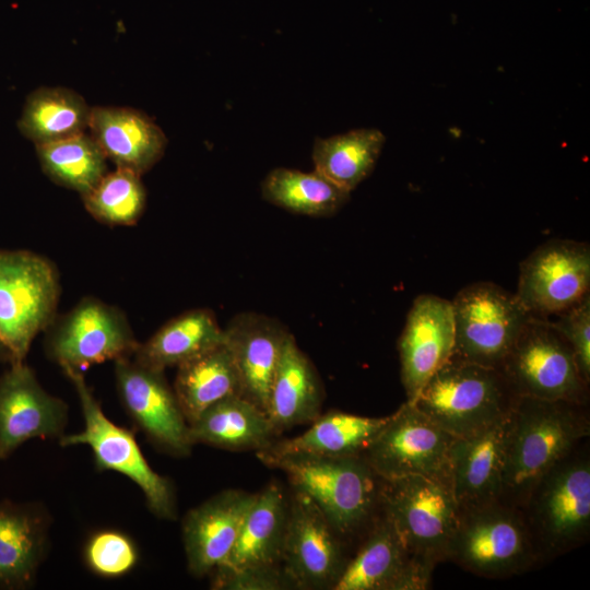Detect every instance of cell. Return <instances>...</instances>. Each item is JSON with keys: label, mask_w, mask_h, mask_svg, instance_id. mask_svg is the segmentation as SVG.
Masks as SVG:
<instances>
[{"label": "cell", "mask_w": 590, "mask_h": 590, "mask_svg": "<svg viewBox=\"0 0 590 590\" xmlns=\"http://www.w3.org/2000/svg\"><path fill=\"white\" fill-rule=\"evenodd\" d=\"M589 435L588 404L518 397L508 417L499 502L520 509L534 485Z\"/></svg>", "instance_id": "obj_1"}, {"label": "cell", "mask_w": 590, "mask_h": 590, "mask_svg": "<svg viewBox=\"0 0 590 590\" xmlns=\"http://www.w3.org/2000/svg\"><path fill=\"white\" fill-rule=\"evenodd\" d=\"M291 486L310 497L346 542L361 539L381 509V483L362 456L330 458L257 451Z\"/></svg>", "instance_id": "obj_2"}, {"label": "cell", "mask_w": 590, "mask_h": 590, "mask_svg": "<svg viewBox=\"0 0 590 590\" xmlns=\"http://www.w3.org/2000/svg\"><path fill=\"white\" fill-rule=\"evenodd\" d=\"M587 439L534 485L519 509L542 563L579 547L589 539L590 453Z\"/></svg>", "instance_id": "obj_3"}, {"label": "cell", "mask_w": 590, "mask_h": 590, "mask_svg": "<svg viewBox=\"0 0 590 590\" xmlns=\"http://www.w3.org/2000/svg\"><path fill=\"white\" fill-rule=\"evenodd\" d=\"M517 398L498 368L451 355L411 403L450 435L464 437L508 416Z\"/></svg>", "instance_id": "obj_4"}, {"label": "cell", "mask_w": 590, "mask_h": 590, "mask_svg": "<svg viewBox=\"0 0 590 590\" xmlns=\"http://www.w3.org/2000/svg\"><path fill=\"white\" fill-rule=\"evenodd\" d=\"M446 560L485 578L519 575L542 563L521 511L499 500L460 511Z\"/></svg>", "instance_id": "obj_5"}, {"label": "cell", "mask_w": 590, "mask_h": 590, "mask_svg": "<svg viewBox=\"0 0 590 590\" xmlns=\"http://www.w3.org/2000/svg\"><path fill=\"white\" fill-rule=\"evenodd\" d=\"M63 373L76 391L84 428L63 434L59 438L60 446H88L98 471L109 470L127 476L142 491L146 506L155 517L175 520L177 503L173 482L151 468L130 430L105 415L83 374L70 369Z\"/></svg>", "instance_id": "obj_6"}, {"label": "cell", "mask_w": 590, "mask_h": 590, "mask_svg": "<svg viewBox=\"0 0 590 590\" xmlns=\"http://www.w3.org/2000/svg\"><path fill=\"white\" fill-rule=\"evenodd\" d=\"M58 270L28 250H0V337L12 363L24 362L36 335L57 317Z\"/></svg>", "instance_id": "obj_7"}, {"label": "cell", "mask_w": 590, "mask_h": 590, "mask_svg": "<svg viewBox=\"0 0 590 590\" xmlns=\"http://www.w3.org/2000/svg\"><path fill=\"white\" fill-rule=\"evenodd\" d=\"M380 499L413 556L433 566L446 560L460 514L449 481L423 475L382 479Z\"/></svg>", "instance_id": "obj_8"}, {"label": "cell", "mask_w": 590, "mask_h": 590, "mask_svg": "<svg viewBox=\"0 0 590 590\" xmlns=\"http://www.w3.org/2000/svg\"><path fill=\"white\" fill-rule=\"evenodd\" d=\"M498 369L517 397L589 402V384L568 342L545 318L524 324Z\"/></svg>", "instance_id": "obj_9"}, {"label": "cell", "mask_w": 590, "mask_h": 590, "mask_svg": "<svg viewBox=\"0 0 590 590\" xmlns=\"http://www.w3.org/2000/svg\"><path fill=\"white\" fill-rule=\"evenodd\" d=\"M452 355L498 368L524 324L533 317L512 294L493 282L461 288L451 302Z\"/></svg>", "instance_id": "obj_10"}, {"label": "cell", "mask_w": 590, "mask_h": 590, "mask_svg": "<svg viewBox=\"0 0 590 590\" xmlns=\"http://www.w3.org/2000/svg\"><path fill=\"white\" fill-rule=\"evenodd\" d=\"M45 349L62 370H78L133 356L137 341L127 316L95 297L82 298L48 327Z\"/></svg>", "instance_id": "obj_11"}, {"label": "cell", "mask_w": 590, "mask_h": 590, "mask_svg": "<svg viewBox=\"0 0 590 590\" xmlns=\"http://www.w3.org/2000/svg\"><path fill=\"white\" fill-rule=\"evenodd\" d=\"M456 437L405 401L361 455L384 480L423 475L450 482L449 457Z\"/></svg>", "instance_id": "obj_12"}, {"label": "cell", "mask_w": 590, "mask_h": 590, "mask_svg": "<svg viewBox=\"0 0 590 590\" xmlns=\"http://www.w3.org/2000/svg\"><path fill=\"white\" fill-rule=\"evenodd\" d=\"M350 557L345 541L306 494L293 489L282 548V568L296 589L333 590Z\"/></svg>", "instance_id": "obj_13"}, {"label": "cell", "mask_w": 590, "mask_h": 590, "mask_svg": "<svg viewBox=\"0 0 590 590\" xmlns=\"http://www.w3.org/2000/svg\"><path fill=\"white\" fill-rule=\"evenodd\" d=\"M589 287V245L555 239L540 245L521 262L516 296L532 316L546 319L576 305Z\"/></svg>", "instance_id": "obj_14"}, {"label": "cell", "mask_w": 590, "mask_h": 590, "mask_svg": "<svg viewBox=\"0 0 590 590\" xmlns=\"http://www.w3.org/2000/svg\"><path fill=\"white\" fill-rule=\"evenodd\" d=\"M115 378L121 404L148 439L172 456H189V424L164 370L123 357L115 361Z\"/></svg>", "instance_id": "obj_15"}, {"label": "cell", "mask_w": 590, "mask_h": 590, "mask_svg": "<svg viewBox=\"0 0 590 590\" xmlns=\"http://www.w3.org/2000/svg\"><path fill=\"white\" fill-rule=\"evenodd\" d=\"M333 590H424L435 566L413 556L380 509Z\"/></svg>", "instance_id": "obj_16"}, {"label": "cell", "mask_w": 590, "mask_h": 590, "mask_svg": "<svg viewBox=\"0 0 590 590\" xmlns=\"http://www.w3.org/2000/svg\"><path fill=\"white\" fill-rule=\"evenodd\" d=\"M68 404L47 392L25 362L12 363L0 376V461L33 438H60Z\"/></svg>", "instance_id": "obj_17"}, {"label": "cell", "mask_w": 590, "mask_h": 590, "mask_svg": "<svg viewBox=\"0 0 590 590\" xmlns=\"http://www.w3.org/2000/svg\"><path fill=\"white\" fill-rule=\"evenodd\" d=\"M398 349L406 401L413 402L453 353L451 302L432 294L417 296L408 314Z\"/></svg>", "instance_id": "obj_18"}, {"label": "cell", "mask_w": 590, "mask_h": 590, "mask_svg": "<svg viewBox=\"0 0 590 590\" xmlns=\"http://www.w3.org/2000/svg\"><path fill=\"white\" fill-rule=\"evenodd\" d=\"M257 493L225 489L190 509L181 522L188 571L210 575L229 556Z\"/></svg>", "instance_id": "obj_19"}, {"label": "cell", "mask_w": 590, "mask_h": 590, "mask_svg": "<svg viewBox=\"0 0 590 590\" xmlns=\"http://www.w3.org/2000/svg\"><path fill=\"white\" fill-rule=\"evenodd\" d=\"M291 333L275 319L257 312L236 315L224 329L239 396L267 413L271 384Z\"/></svg>", "instance_id": "obj_20"}, {"label": "cell", "mask_w": 590, "mask_h": 590, "mask_svg": "<svg viewBox=\"0 0 590 590\" xmlns=\"http://www.w3.org/2000/svg\"><path fill=\"white\" fill-rule=\"evenodd\" d=\"M508 417L452 442L449 475L459 511L499 500Z\"/></svg>", "instance_id": "obj_21"}, {"label": "cell", "mask_w": 590, "mask_h": 590, "mask_svg": "<svg viewBox=\"0 0 590 590\" xmlns=\"http://www.w3.org/2000/svg\"><path fill=\"white\" fill-rule=\"evenodd\" d=\"M91 137L116 167L142 175L163 156L167 138L146 114L129 108H91Z\"/></svg>", "instance_id": "obj_22"}, {"label": "cell", "mask_w": 590, "mask_h": 590, "mask_svg": "<svg viewBox=\"0 0 590 590\" xmlns=\"http://www.w3.org/2000/svg\"><path fill=\"white\" fill-rule=\"evenodd\" d=\"M49 516L37 504L0 500V588L25 589L48 547Z\"/></svg>", "instance_id": "obj_23"}, {"label": "cell", "mask_w": 590, "mask_h": 590, "mask_svg": "<svg viewBox=\"0 0 590 590\" xmlns=\"http://www.w3.org/2000/svg\"><path fill=\"white\" fill-rule=\"evenodd\" d=\"M323 387L308 356L290 334L270 388L267 415L278 436L321 414Z\"/></svg>", "instance_id": "obj_24"}, {"label": "cell", "mask_w": 590, "mask_h": 590, "mask_svg": "<svg viewBox=\"0 0 590 590\" xmlns=\"http://www.w3.org/2000/svg\"><path fill=\"white\" fill-rule=\"evenodd\" d=\"M287 516L288 497L279 483L271 482L257 493L229 556L219 567H282Z\"/></svg>", "instance_id": "obj_25"}, {"label": "cell", "mask_w": 590, "mask_h": 590, "mask_svg": "<svg viewBox=\"0 0 590 590\" xmlns=\"http://www.w3.org/2000/svg\"><path fill=\"white\" fill-rule=\"evenodd\" d=\"M192 445L232 450H262L269 447L278 434L267 415L256 404L233 394L204 410L189 424Z\"/></svg>", "instance_id": "obj_26"}, {"label": "cell", "mask_w": 590, "mask_h": 590, "mask_svg": "<svg viewBox=\"0 0 590 590\" xmlns=\"http://www.w3.org/2000/svg\"><path fill=\"white\" fill-rule=\"evenodd\" d=\"M224 341V329L206 308L188 310L162 326L148 341L139 343L133 359L164 370L199 356Z\"/></svg>", "instance_id": "obj_27"}, {"label": "cell", "mask_w": 590, "mask_h": 590, "mask_svg": "<svg viewBox=\"0 0 590 590\" xmlns=\"http://www.w3.org/2000/svg\"><path fill=\"white\" fill-rule=\"evenodd\" d=\"M387 420L388 416L368 417L330 411L320 414L303 434L275 439L262 450L275 455L302 453L330 458L361 456Z\"/></svg>", "instance_id": "obj_28"}, {"label": "cell", "mask_w": 590, "mask_h": 590, "mask_svg": "<svg viewBox=\"0 0 590 590\" xmlns=\"http://www.w3.org/2000/svg\"><path fill=\"white\" fill-rule=\"evenodd\" d=\"M176 368L173 389L188 424L215 402L239 394L237 371L224 341Z\"/></svg>", "instance_id": "obj_29"}, {"label": "cell", "mask_w": 590, "mask_h": 590, "mask_svg": "<svg viewBox=\"0 0 590 590\" xmlns=\"http://www.w3.org/2000/svg\"><path fill=\"white\" fill-rule=\"evenodd\" d=\"M385 141L374 128L317 138L311 153L315 170L351 192L373 172Z\"/></svg>", "instance_id": "obj_30"}, {"label": "cell", "mask_w": 590, "mask_h": 590, "mask_svg": "<svg viewBox=\"0 0 590 590\" xmlns=\"http://www.w3.org/2000/svg\"><path fill=\"white\" fill-rule=\"evenodd\" d=\"M90 115L91 107L75 91L44 86L28 95L17 126L37 145L85 132Z\"/></svg>", "instance_id": "obj_31"}, {"label": "cell", "mask_w": 590, "mask_h": 590, "mask_svg": "<svg viewBox=\"0 0 590 590\" xmlns=\"http://www.w3.org/2000/svg\"><path fill=\"white\" fill-rule=\"evenodd\" d=\"M350 193L315 169L306 173L278 167L261 182V196L266 201L312 217L333 215L347 202Z\"/></svg>", "instance_id": "obj_32"}, {"label": "cell", "mask_w": 590, "mask_h": 590, "mask_svg": "<svg viewBox=\"0 0 590 590\" xmlns=\"http://www.w3.org/2000/svg\"><path fill=\"white\" fill-rule=\"evenodd\" d=\"M35 146L43 172L55 184L74 190L81 197L107 173L105 154L85 132Z\"/></svg>", "instance_id": "obj_33"}, {"label": "cell", "mask_w": 590, "mask_h": 590, "mask_svg": "<svg viewBox=\"0 0 590 590\" xmlns=\"http://www.w3.org/2000/svg\"><path fill=\"white\" fill-rule=\"evenodd\" d=\"M87 212L109 226L134 225L146 204L141 175L125 168L106 173L98 184L82 197Z\"/></svg>", "instance_id": "obj_34"}, {"label": "cell", "mask_w": 590, "mask_h": 590, "mask_svg": "<svg viewBox=\"0 0 590 590\" xmlns=\"http://www.w3.org/2000/svg\"><path fill=\"white\" fill-rule=\"evenodd\" d=\"M83 557L86 566L102 578H120L139 562L134 541L118 530H99L87 539Z\"/></svg>", "instance_id": "obj_35"}, {"label": "cell", "mask_w": 590, "mask_h": 590, "mask_svg": "<svg viewBox=\"0 0 590 590\" xmlns=\"http://www.w3.org/2000/svg\"><path fill=\"white\" fill-rule=\"evenodd\" d=\"M551 322L568 342L582 379L590 384V295Z\"/></svg>", "instance_id": "obj_36"}, {"label": "cell", "mask_w": 590, "mask_h": 590, "mask_svg": "<svg viewBox=\"0 0 590 590\" xmlns=\"http://www.w3.org/2000/svg\"><path fill=\"white\" fill-rule=\"evenodd\" d=\"M212 575L216 590H282L295 588L282 567L231 569L219 567Z\"/></svg>", "instance_id": "obj_37"}, {"label": "cell", "mask_w": 590, "mask_h": 590, "mask_svg": "<svg viewBox=\"0 0 590 590\" xmlns=\"http://www.w3.org/2000/svg\"><path fill=\"white\" fill-rule=\"evenodd\" d=\"M0 361L1 362H8L11 364L12 362V356H11V353L10 351L8 350L7 345L4 344V342L2 341L1 337H0Z\"/></svg>", "instance_id": "obj_38"}]
</instances>
